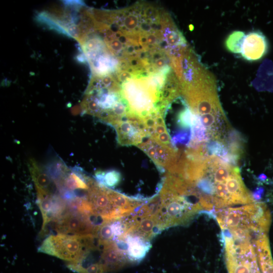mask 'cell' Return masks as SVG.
I'll return each instance as SVG.
<instances>
[{
    "mask_svg": "<svg viewBox=\"0 0 273 273\" xmlns=\"http://www.w3.org/2000/svg\"><path fill=\"white\" fill-rule=\"evenodd\" d=\"M156 215L162 230L185 224L199 211L203 210L199 203L192 201L193 196L181 195L162 185Z\"/></svg>",
    "mask_w": 273,
    "mask_h": 273,
    "instance_id": "obj_1",
    "label": "cell"
},
{
    "mask_svg": "<svg viewBox=\"0 0 273 273\" xmlns=\"http://www.w3.org/2000/svg\"><path fill=\"white\" fill-rule=\"evenodd\" d=\"M97 245L98 239L93 234H58L46 238L38 251L56 256L68 262H73L79 260L88 250Z\"/></svg>",
    "mask_w": 273,
    "mask_h": 273,
    "instance_id": "obj_2",
    "label": "cell"
},
{
    "mask_svg": "<svg viewBox=\"0 0 273 273\" xmlns=\"http://www.w3.org/2000/svg\"><path fill=\"white\" fill-rule=\"evenodd\" d=\"M229 273H261L253 247H238L225 252Z\"/></svg>",
    "mask_w": 273,
    "mask_h": 273,
    "instance_id": "obj_3",
    "label": "cell"
},
{
    "mask_svg": "<svg viewBox=\"0 0 273 273\" xmlns=\"http://www.w3.org/2000/svg\"><path fill=\"white\" fill-rule=\"evenodd\" d=\"M97 226L90 218L70 210L68 207L67 212L55 222V231L66 235H94Z\"/></svg>",
    "mask_w": 273,
    "mask_h": 273,
    "instance_id": "obj_4",
    "label": "cell"
},
{
    "mask_svg": "<svg viewBox=\"0 0 273 273\" xmlns=\"http://www.w3.org/2000/svg\"><path fill=\"white\" fill-rule=\"evenodd\" d=\"M37 202L43 218L40 232L51 222L59 219L68 210L67 203L61 197L44 191H37Z\"/></svg>",
    "mask_w": 273,
    "mask_h": 273,
    "instance_id": "obj_5",
    "label": "cell"
},
{
    "mask_svg": "<svg viewBox=\"0 0 273 273\" xmlns=\"http://www.w3.org/2000/svg\"><path fill=\"white\" fill-rule=\"evenodd\" d=\"M113 126L116 132L118 143L122 146H138L144 139L149 137L142 121L125 118L115 122Z\"/></svg>",
    "mask_w": 273,
    "mask_h": 273,
    "instance_id": "obj_6",
    "label": "cell"
},
{
    "mask_svg": "<svg viewBox=\"0 0 273 273\" xmlns=\"http://www.w3.org/2000/svg\"><path fill=\"white\" fill-rule=\"evenodd\" d=\"M268 49V43L265 35L259 31H253L245 34L240 54L244 59L254 61L265 55Z\"/></svg>",
    "mask_w": 273,
    "mask_h": 273,
    "instance_id": "obj_7",
    "label": "cell"
},
{
    "mask_svg": "<svg viewBox=\"0 0 273 273\" xmlns=\"http://www.w3.org/2000/svg\"><path fill=\"white\" fill-rule=\"evenodd\" d=\"M101 245V261L107 272L118 270L129 262L124 252L115 241L105 242Z\"/></svg>",
    "mask_w": 273,
    "mask_h": 273,
    "instance_id": "obj_8",
    "label": "cell"
},
{
    "mask_svg": "<svg viewBox=\"0 0 273 273\" xmlns=\"http://www.w3.org/2000/svg\"><path fill=\"white\" fill-rule=\"evenodd\" d=\"M121 240H123V249L129 262H140L151 247L150 241L133 233L126 234Z\"/></svg>",
    "mask_w": 273,
    "mask_h": 273,
    "instance_id": "obj_9",
    "label": "cell"
},
{
    "mask_svg": "<svg viewBox=\"0 0 273 273\" xmlns=\"http://www.w3.org/2000/svg\"><path fill=\"white\" fill-rule=\"evenodd\" d=\"M254 226L260 233L266 234L270 224V214L262 202H253L242 206Z\"/></svg>",
    "mask_w": 273,
    "mask_h": 273,
    "instance_id": "obj_10",
    "label": "cell"
},
{
    "mask_svg": "<svg viewBox=\"0 0 273 273\" xmlns=\"http://www.w3.org/2000/svg\"><path fill=\"white\" fill-rule=\"evenodd\" d=\"M257 260L262 273H273V260L268 238L263 236L255 242Z\"/></svg>",
    "mask_w": 273,
    "mask_h": 273,
    "instance_id": "obj_11",
    "label": "cell"
},
{
    "mask_svg": "<svg viewBox=\"0 0 273 273\" xmlns=\"http://www.w3.org/2000/svg\"><path fill=\"white\" fill-rule=\"evenodd\" d=\"M28 167L36 189L51 192L49 190L51 185L50 177L39 167L34 159L29 160Z\"/></svg>",
    "mask_w": 273,
    "mask_h": 273,
    "instance_id": "obj_12",
    "label": "cell"
},
{
    "mask_svg": "<svg viewBox=\"0 0 273 273\" xmlns=\"http://www.w3.org/2000/svg\"><path fill=\"white\" fill-rule=\"evenodd\" d=\"M95 176L99 184L108 188L115 187L121 179L120 173L115 170L107 171L99 170L95 173Z\"/></svg>",
    "mask_w": 273,
    "mask_h": 273,
    "instance_id": "obj_13",
    "label": "cell"
},
{
    "mask_svg": "<svg viewBox=\"0 0 273 273\" xmlns=\"http://www.w3.org/2000/svg\"><path fill=\"white\" fill-rule=\"evenodd\" d=\"M245 36L244 32L239 30H236L230 33L225 41V46L227 50L233 53H241Z\"/></svg>",
    "mask_w": 273,
    "mask_h": 273,
    "instance_id": "obj_14",
    "label": "cell"
},
{
    "mask_svg": "<svg viewBox=\"0 0 273 273\" xmlns=\"http://www.w3.org/2000/svg\"><path fill=\"white\" fill-rule=\"evenodd\" d=\"M206 146L208 152L220 159L223 158L230 153L226 144L222 141L213 140Z\"/></svg>",
    "mask_w": 273,
    "mask_h": 273,
    "instance_id": "obj_15",
    "label": "cell"
},
{
    "mask_svg": "<svg viewBox=\"0 0 273 273\" xmlns=\"http://www.w3.org/2000/svg\"><path fill=\"white\" fill-rule=\"evenodd\" d=\"M264 190L261 187H259L256 189L253 193L251 194L252 197L254 200V201H259L262 197V196L263 194Z\"/></svg>",
    "mask_w": 273,
    "mask_h": 273,
    "instance_id": "obj_16",
    "label": "cell"
},
{
    "mask_svg": "<svg viewBox=\"0 0 273 273\" xmlns=\"http://www.w3.org/2000/svg\"><path fill=\"white\" fill-rule=\"evenodd\" d=\"M258 178L261 181H264L266 179L267 176L264 174L262 173L258 176Z\"/></svg>",
    "mask_w": 273,
    "mask_h": 273,
    "instance_id": "obj_17",
    "label": "cell"
}]
</instances>
